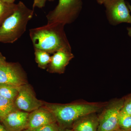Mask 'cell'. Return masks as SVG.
Masks as SVG:
<instances>
[{
  "label": "cell",
  "instance_id": "1",
  "mask_svg": "<svg viewBox=\"0 0 131 131\" xmlns=\"http://www.w3.org/2000/svg\"><path fill=\"white\" fill-rule=\"evenodd\" d=\"M64 26L61 24H47L32 28L29 34L34 50L52 54L62 49L71 50L64 32Z\"/></svg>",
  "mask_w": 131,
  "mask_h": 131
},
{
  "label": "cell",
  "instance_id": "2",
  "mask_svg": "<svg viewBox=\"0 0 131 131\" xmlns=\"http://www.w3.org/2000/svg\"><path fill=\"white\" fill-rule=\"evenodd\" d=\"M107 103L81 101L68 104L45 102L44 106L54 115L59 127L70 128L73 123L82 116L100 112Z\"/></svg>",
  "mask_w": 131,
  "mask_h": 131
},
{
  "label": "cell",
  "instance_id": "3",
  "mask_svg": "<svg viewBox=\"0 0 131 131\" xmlns=\"http://www.w3.org/2000/svg\"><path fill=\"white\" fill-rule=\"evenodd\" d=\"M33 15V10L20 1L14 12L0 26V42L12 43L18 40L25 32Z\"/></svg>",
  "mask_w": 131,
  "mask_h": 131
},
{
  "label": "cell",
  "instance_id": "4",
  "mask_svg": "<svg viewBox=\"0 0 131 131\" xmlns=\"http://www.w3.org/2000/svg\"><path fill=\"white\" fill-rule=\"evenodd\" d=\"M82 7V0H59L57 6L46 16L47 24L64 26L71 24L79 15Z\"/></svg>",
  "mask_w": 131,
  "mask_h": 131
},
{
  "label": "cell",
  "instance_id": "5",
  "mask_svg": "<svg viewBox=\"0 0 131 131\" xmlns=\"http://www.w3.org/2000/svg\"><path fill=\"white\" fill-rule=\"evenodd\" d=\"M124 97L107 103L99 115L97 131H114L119 129L118 117L124 105Z\"/></svg>",
  "mask_w": 131,
  "mask_h": 131
},
{
  "label": "cell",
  "instance_id": "6",
  "mask_svg": "<svg viewBox=\"0 0 131 131\" xmlns=\"http://www.w3.org/2000/svg\"><path fill=\"white\" fill-rule=\"evenodd\" d=\"M14 103L18 110L30 113L44 105L45 102L36 98L32 88L27 83L19 86Z\"/></svg>",
  "mask_w": 131,
  "mask_h": 131
},
{
  "label": "cell",
  "instance_id": "7",
  "mask_svg": "<svg viewBox=\"0 0 131 131\" xmlns=\"http://www.w3.org/2000/svg\"><path fill=\"white\" fill-rule=\"evenodd\" d=\"M27 83L25 72L20 64L6 62L0 66V83L20 86Z\"/></svg>",
  "mask_w": 131,
  "mask_h": 131
},
{
  "label": "cell",
  "instance_id": "8",
  "mask_svg": "<svg viewBox=\"0 0 131 131\" xmlns=\"http://www.w3.org/2000/svg\"><path fill=\"white\" fill-rule=\"evenodd\" d=\"M103 5L108 19L113 25L122 23L131 24L130 10L124 0H108Z\"/></svg>",
  "mask_w": 131,
  "mask_h": 131
},
{
  "label": "cell",
  "instance_id": "9",
  "mask_svg": "<svg viewBox=\"0 0 131 131\" xmlns=\"http://www.w3.org/2000/svg\"><path fill=\"white\" fill-rule=\"evenodd\" d=\"M57 122L54 115L44 105L29 113L27 129L31 131L48 124Z\"/></svg>",
  "mask_w": 131,
  "mask_h": 131
},
{
  "label": "cell",
  "instance_id": "10",
  "mask_svg": "<svg viewBox=\"0 0 131 131\" xmlns=\"http://www.w3.org/2000/svg\"><path fill=\"white\" fill-rule=\"evenodd\" d=\"M29 114L17 109L0 119V122L8 131H23L27 129Z\"/></svg>",
  "mask_w": 131,
  "mask_h": 131
},
{
  "label": "cell",
  "instance_id": "11",
  "mask_svg": "<svg viewBox=\"0 0 131 131\" xmlns=\"http://www.w3.org/2000/svg\"><path fill=\"white\" fill-rule=\"evenodd\" d=\"M74 57L71 50L62 49L56 52L51 57L47 71L52 73H64L66 66Z\"/></svg>",
  "mask_w": 131,
  "mask_h": 131
},
{
  "label": "cell",
  "instance_id": "12",
  "mask_svg": "<svg viewBox=\"0 0 131 131\" xmlns=\"http://www.w3.org/2000/svg\"><path fill=\"white\" fill-rule=\"evenodd\" d=\"M98 113H91L82 116L72 125L74 131H97L99 125Z\"/></svg>",
  "mask_w": 131,
  "mask_h": 131
},
{
  "label": "cell",
  "instance_id": "13",
  "mask_svg": "<svg viewBox=\"0 0 131 131\" xmlns=\"http://www.w3.org/2000/svg\"><path fill=\"white\" fill-rule=\"evenodd\" d=\"M19 86L0 83V95L15 102L18 93Z\"/></svg>",
  "mask_w": 131,
  "mask_h": 131
},
{
  "label": "cell",
  "instance_id": "14",
  "mask_svg": "<svg viewBox=\"0 0 131 131\" xmlns=\"http://www.w3.org/2000/svg\"><path fill=\"white\" fill-rule=\"evenodd\" d=\"M16 7L17 4L8 3L0 0V26L14 12Z\"/></svg>",
  "mask_w": 131,
  "mask_h": 131
},
{
  "label": "cell",
  "instance_id": "15",
  "mask_svg": "<svg viewBox=\"0 0 131 131\" xmlns=\"http://www.w3.org/2000/svg\"><path fill=\"white\" fill-rule=\"evenodd\" d=\"M17 109L14 102L0 95V119Z\"/></svg>",
  "mask_w": 131,
  "mask_h": 131
},
{
  "label": "cell",
  "instance_id": "16",
  "mask_svg": "<svg viewBox=\"0 0 131 131\" xmlns=\"http://www.w3.org/2000/svg\"><path fill=\"white\" fill-rule=\"evenodd\" d=\"M50 54L39 50H34L35 60L39 68L45 69L48 67L51 61Z\"/></svg>",
  "mask_w": 131,
  "mask_h": 131
},
{
  "label": "cell",
  "instance_id": "17",
  "mask_svg": "<svg viewBox=\"0 0 131 131\" xmlns=\"http://www.w3.org/2000/svg\"><path fill=\"white\" fill-rule=\"evenodd\" d=\"M119 128L124 131H131V115L121 111L118 117Z\"/></svg>",
  "mask_w": 131,
  "mask_h": 131
},
{
  "label": "cell",
  "instance_id": "18",
  "mask_svg": "<svg viewBox=\"0 0 131 131\" xmlns=\"http://www.w3.org/2000/svg\"><path fill=\"white\" fill-rule=\"evenodd\" d=\"M59 126L57 122L48 124L31 131H59Z\"/></svg>",
  "mask_w": 131,
  "mask_h": 131
},
{
  "label": "cell",
  "instance_id": "19",
  "mask_svg": "<svg viewBox=\"0 0 131 131\" xmlns=\"http://www.w3.org/2000/svg\"><path fill=\"white\" fill-rule=\"evenodd\" d=\"M124 105L121 111L131 115V93L124 97Z\"/></svg>",
  "mask_w": 131,
  "mask_h": 131
},
{
  "label": "cell",
  "instance_id": "20",
  "mask_svg": "<svg viewBox=\"0 0 131 131\" xmlns=\"http://www.w3.org/2000/svg\"><path fill=\"white\" fill-rule=\"evenodd\" d=\"M54 0H34L33 8L34 9L35 7L38 8H42L44 7L47 1H53Z\"/></svg>",
  "mask_w": 131,
  "mask_h": 131
},
{
  "label": "cell",
  "instance_id": "21",
  "mask_svg": "<svg viewBox=\"0 0 131 131\" xmlns=\"http://www.w3.org/2000/svg\"><path fill=\"white\" fill-rule=\"evenodd\" d=\"M127 6L129 8L130 12L131 13V5L129 3H127ZM127 31H128V34L130 37H131V27H128L127 28Z\"/></svg>",
  "mask_w": 131,
  "mask_h": 131
},
{
  "label": "cell",
  "instance_id": "22",
  "mask_svg": "<svg viewBox=\"0 0 131 131\" xmlns=\"http://www.w3.org/2000/svg\"><path fill=\"white\" fill-rule=\"evenodd\" d=\"M6 62V61L5 57L3 56L2 54L0 52V66Z\"/></svg>",
  "mask_w": 131,
  "mask_h": 131
},
{
  "label": "cell",
  "instance_id": "23",
  "mask_svg": "<svg viewBox=\"0 0 131 131\" xmlns=\"http://www.w3.org/2000/svg\"><path fill=\"white\" fill-rule=\"evenodd\" d=\"M59 131H74L71 128H62L59 127Z\"/></svg>",
  "mask_w": 131,
  "mask_h": 131
},
{
  "label": "cell",
  "instance_id": "24",
  "mask_svg": "<svg viewBox=\"0 0 131 131\" xmlns=\"http://www.w3.org/2000/svg\"><path fill=\"white\" fill-rule=\"evenodd\" d=\"M0 131H8L0 122Z\"/></svg>",
  "mask_w": 131,
  "mask_h": 131
},
{
  "label": "cell",
  "instance_id": "25",
  "mask_svg": "<svg viewBox=\"0 0 131 131\" xmlns=\"http://www.w3.org/2000/svg\"><path fill=\"white\" fill-rule=\"evenodd\" d=\"M108 0H96L97 2L99 4H100V5H102V4H104Z\"/></svg>",
  "mask_w": 131,
  "mask_h": 131
},
{
  "label": "cell",
  "instance_id": "26",
  "mask_svg": "<svg viewBox=\"0 0 131 131\" xmlns=\"http://www.w3.org/2000/svg\"><path fill=\"white\" fill-rule=\"evenodd\" d=\"M3 1L8 3H14L15 0H3Z\"/></svg>",
  "mask_w": 131,
  "mask_h": 131
},
{
  "label": "cell",
  "instance_id": "27",
  "mask_svg": "<svg viewBox=\"0 0 131 131\" xmlns=\"http://www.w3.org/2000/svg\"><path fill=\"white\" fill-rule=\"evenodd\" d=\"M114 131H124L123 130H121V129H117V130H115Z\"/></svg>",
  "mask_w": 131,
  "mask_h": 131
},
{
  "label": "cell",
  "instance_id": "28",
  "mask_svg": "<svg viewBox=\"0 0 131 131\" xmlns=\"http://www.w3.org/2000/svg\"><path fill=\"white\" fill-rule=\"evenodd\" d=\"M23 131H31L30 130H28V129H25V130H24Z\"/></svg>",
  "mask_w": 131,
  "mask_h": 131
}]
</instances>
